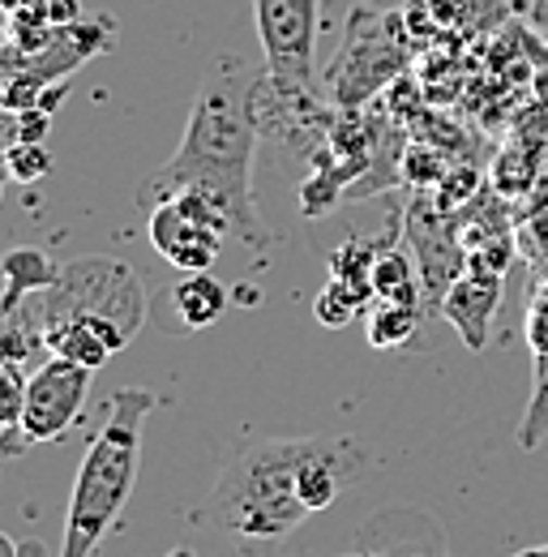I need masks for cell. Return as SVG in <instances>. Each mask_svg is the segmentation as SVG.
Returning <instances> with one entry per match:
<instances>
[{"mask_svg":"<svg viewBox=\"0 0 548 557\" xmlns=\"http://www.w3.org/2000/svg\"><path fill=\"white\" fill-rule=\"evenodd\" d=\"M262 77H266V65L258 70L236 52L214 57L189 108L176 154L146 185V189H159L163 198L202 194L227 219L232 236L245 240L253 253H266L274 245L253 198V159L262 141V112H258Z\"/></svg>","mask_w":548,"mask_h":557,"instance_id":"cell-1","label":"cell"},{"mask_svg":"<svg viewBox=\"0 0 548 557\" xmlns=\"http://www.w3.org/2000/svg\"><path fill=\"white\" fill-rule=\"evenodd\" d=\"M309 437H253L240 446L205 502V519L240 549L287 541L313 510L300 497Z\"/></svg>","mask_w":548,"mask_h":557,"instance_id":"cell-2","label":"cell"},{"mask_svg":"<svg viewBox=\"0 0 548 557\" xmlns=\"http://www.w3.org/2000/svg\"><path fill=\"white\" fill-rule=\"evenodd\" d=\"M150 412H154V395L141 386H121L108 399L103 429L90 437L73 481L61 557H90L99 549V541L116 528L134 493L137 463H141V429Z\"/></svg>","mask_w":548,"mask_h":557,"instance_id":"cell-3","label":"cell"},{"mask_svg":"<svg viewBox=\"0 0 548 557\" xmlns=\"http://www.w3.org/2000/svg\"><path fill=\"white\" fill-rule=\"evenodd\" d=\"M39 318V326L57 322V318H77L86 322L112 351H125L134 344V335L146 326V292L141 275L121 258H73L61 267L57 287L39 292L26 300Z\"/></svg>","mask_w":548,"mask_h":557,"instance_id":"cell-4","label":"cell"},{"mask_svg":"<svg viewBox=\"0 0 548 557\" xmlns=\"http://www.w3.org/2000/svg\"><path fill=\"white\" fill-rule=\"evenodd\" d=\"M403 44H399V22H369V13H356L347 26L339 57L326 73V95L335 108H360L373 99L395 73L403 70Z\"/></svg>","mask_w":548,"mask_h":557,"instance_id":"cell-5","label":"cell"},{"mask_svg":"<svg viewBox=\"0 0 548 557\" xmlns=\"http://www.w3.org/2000/svg\"><path fill=\"white\" fill-rule=\"evenodd\" d=\"M317 17H322V0H253V26L271 86L313 90Z\"/></svg>","mask_w":548,"mask_h":557,"instance_id":"cell-6","label":"cell"},{"mask_svg":"<svg viewBox=\"0 0 548 557\" xmlns=\"http://www.w3.org/2000/svg\"><path fill=\"white\" fill-rule=\"evenodd\" d=\"M232 240V227L202 194H172L150 210V245L163 262L176 271H210L223 245Z\"/></svg>","mask_w":548,"mask_h":557,"instance_id":"cell-7","label":"cell"},{"mask_svg":"<svg viewBox=\"0 0 548 557\" xmlns=\"http://www.w3.org/2000/svg\"><path fill=\"white\" fill-rule=\"evenodd\" d=\"M90 373L86 364L65 360V356H48L39 369H30L26 382V408H22V437L26 446L39 442H61L73 420L82 412L86 395H90Z\"/></svg>","mask_w":548,"mask_h":557,"instance_id":"cell-8","label":"cell"},{"mask_svg":"<svg viewBox=\"0 0 548 557\" xmlns=\"http://www.w3.org/2000/svg\"><path fill=\"white\" fill-rule=\"evenodd\" d=\"M112 48H116V17H108V13H99V17H68V22H57L48 48L35 52V57H22V52H13L4 44L0 48V82L22 70L39 73L43 82H68L86 61H95V57H103Z\"/></svg>","mask_w":548,"mask_h":557,"instance_id":"cell-9","label":"cell"},{"mask_svg":"<svg viewBox=\"0 0 548 557\" xmlns=\"http://www.w3.org/2000/svg\"><path fill=\"white\" fill-rule=\"evenodd\" d=\"M408 240L415 253V267L424 278V300L437 309L450 283L468 271V249L459 236L454 214L437 210V202H415L408 210Z\"/></svg>","mask_w":548,"mask_h":557,"instance_id":"cell-10","label":"cell"},{"mask_svg":"<svg viewBox=\"0 0 548 557\" xmlns=\"http://www.w3.org/2000/svg\"><path fill=\"white\" fill-rule=\"evenodd\" d=\"M360 545L373 549L377 557H454L441 523L415 506H390V510H377L373 519H364Z\"/></svg>","mask_w":548,"mask_h":557,"instance_id":"cell-11","label":"cell"},{"mask_svg":"<svg viewBox=\"0 0 548 557\" xmlns=\"http://www.w3.org/2000/svg\"><path fill=\"white\" fill-rule=\"evenodd\" d=\"M501 278L506 275L463 271L450 283V292L441 296V305H437L446 313V322L459 331V339L472 351H484V344H488V326H493V313L501 305Z\"/></svg>","mask_w":548,"mask_h":557,"instance_id":"cell-12","label":"cell"},{"mask_svg":"<svg viewBox=\"0 0 548 557\" xmlns=\"http://www.w3.org/2000/svg\"><path fill=\"white\" fill-rule=\"evenodd\" d=\"M61 278V262H52L43 249H30V245H13L4 258H0V309H17L26 305L30 296L57 287Z\"/></svg>","mask_w":548,"mask_h":557,"instance_id":"cell-13","label":"cell"},{"mask_svg":"<svg viewBox=\"0 0 548 557\" xmlns=\"http://www.w3.org/2000/svg\"><path fill=\"white\" fill-rule=\"evenodd\" d=\"M167 305H172L180 331L194 335V331L214 326L227 313V287L210 275V271H189V275L167 292Z\"/></svg>","mask_w":548,"mask_h":557,"instance_id":"cell-14","label":"cell"},{"mask_svg":"<svg viewBox=\"0 0 548 557\" xmlns=\"http://www.w3.org/2000/svg\"><path fill=\"white\" fill-rule=\"evenodd\" d=\"M373 300H395V305H424V278L415 258L403 249L386 245L373 262Z\"/></svg>","mask_w":548,"mask_h":557,"instance_id":"cell-15","label":"cell"},{"mask_svg":"<svg viewBox=\"0 0 548 557\" xmlns=\"http://www.w3.org/2000/svg\"><path fill=\"white\" fill-rule=\"evenodd\" d=\"M43 344H48V356H65V360H77V364H86V369H103V364L116 356L86 322H77V318H57V322H48V326H43Z\"/></svg>","mask_w":548,"mask_h":557,"instance_id":"cell-16","label":"cell"},{"mask_svg":"<svg viewBox=\"0 0 548 557\" xmlns=\"http://www.w3.org/2000/svg\"><path fill=\"white\" fill-rule=\"evenodd\" d=\"M424 326V305H395V300H377L369 309V344L382 351L403 348L415 339V331Z\"/></svg>","mask_w":548,"mask_h":557,"instance_id":"cell-17","label":"cell"},{"mask_svg":"<svg viewBox=\"0 0 548 557\" xmlns=\"http://www.w3.org/2000/svg\"><path fill=\"white\" fill-rule=\"evenodd\" d=\"M26 364H0V450L4 455H17L26 450V437H22V408H26Z\"/></svg>","mask_w":548,"mask_h":557,"instance_id":"cell-18","label":"cell"},{"mask_svg":"<svg viewBox=\"0 0 548 557\" xmlns=\"http://www.w3.org/2000/svg\"><path fill=\"white\" fill-rule=\"evenodd\" d=\"M548 437V356H536V382H532V399L527 412L519 420V446L536 450Z\"/></svg>","mask_w":548,"mask_h":557,"instance_id":"cell-19","label":"cell"},{"mask_svg":"<svg viewBox=\"0 0 548 557\" xmlns=\"http://www.w3.org/2000/svg\"><path fill=\"white\" fill-rule=\"evenodd\" d=\"M0 168H4V176H9L13 185H35V181H43V176L52 172L48 141H13V146L4 150V159H0Z\"/></svg>","mask_w":548,"mask_h":557,"instance_id":"cell-20","label":"cell"},{"mask_svg":"<svg viewBox=\"0 0 548 557\" xmlns=\"http://www.w3.org/2000/svg\"><path fill=\"white\" fill-rule=\"evenodd\" d=\"M360 313H364V305H360L342 283H335V278H331V283L317 292V300H313V318H317L326 331H342V326H347L351 318H360Z\"/></svg>","mask_w":548,"mask_h":557,"instance_id":"cell-21","label":"cell"},{"mask_svg":"<svg viewBox=\"0 0 548 557\" xmlns=\"http://www.w3.org/2000/svg\"><path fill=\"white\" fill-rule=\"evenodd\" d=\"M450 168L441 163V154L437 150H424V146H411L408 154H399V176L408 181V185H420V189H433V185H441V176H446Z\"/></svg>","mask_w":548,"mask_h":557,"instance_id":"cell-22","label":"cell"},{"mask_svg":"<svg viewBox=\"0 0 548 557\" xmlns=\"http://www.w3.org/2000/svg\"><path fill=\"white\" fill-rule=\"evenodd\" d=\"M527 348L532 356H548V271L536 278L527 300Z\"/></svg>","mask_w":548,"mask_h":557,"instance_id":"cell-23","label":"cell"},{"mask_svg":"<svg viewBox=\"0 0 548 557\" xmlns=\"http://www.w3.org/2000/svg\"><path fill=\"white\" fill-rule=\"evenodd\" d=\"M476 185H479V172L476 168H459V172H446L441 176V185H437V210H446V214H454V210L463 207V202H472L476 198Z\"/></svg>","mask_w":548,"mask_h":557,"instance_id":"cell-24","label":"cell"},{"mask_svg":"<svg viewBox=\"0 0 548 557\" xmlns=\"http://www.w3.org/2000/svg\"><path fill=\"white\" fill-rule=\"evenodd\" d=\"M519 249H523L527 262H536V267L548 262V207H532V214L519 223Z\"/></svg>","mask_w":548,"mask_h":557,"instance_id":"cell-25","label":"cell"},{"mask_svg":"<svg viewBox=\"0 0 548 557\" xmlns=\"http://www.w3.org/2000/svg\"><path fill=\"white\" fill-rule=\"evenodd\" d=\"M52 112L48 108H22L17 112V141H48Z\"/></svg>","mask_w":548,"mask_h":557,"instance_id":"cell-26","label":"cell"},{"mask_svg":"<svg viewBox=\"0 0 548 557\" xmlns=\"http://www.w3.org/2000/svg\"><path fill=\"white\" fill-rule=\"evenodd\" d=\"M13 141H17V112L0 103V159H4V150H9Z\"/></svg>","mask_w":548,"mask_h":557,"instance_id":"cell-27","label":"cell"},{"mask_svg":"<svg viewBox=\"0 0 548 557\" xmlns=\"http://www.w3.org/2000/svg\"><path fill=\"white\" fill-rule=\"evenodd\" d=\"M536 99H540V108L548 112V70L536 73Z\"/></svg>","mask_w":548,"mask_h":557,"instance_id":"cell-28","label":"cell"},{"mask_svg":"<svg viewBox=\"0 0 548 557\" xmlns=\"http://www.w3.org/2000/svg\"><path fill=\"white\" fill-rule=\"evenodd\" d=\"M0 557H22V549H17V541H13L9 532H0Z\"/></svg>","mask_w":548,"mask_h":557,"instance_id":"cell-29","label":"cell"},{"mask_svg":"<svg viewBox=\"0 0 548 557\" xmlns=\"http://www.w3.org/2000/svg\"><path fill=\"white\" fill-rule=\"evenodd\" d=\"M9 44V0H0V48Z\"/></svg>","mask_w":548,"mask_h":557,"instance_id":"cell-30","label":"cell"},{"mask_svg":"<svg viewBox=\"0 0 548 557\" xmlns=\"http://www.w3.org/2000/svg\"><path fill=\"white\" fill-rule=\"evenodd\" d=\"M532 22L548 26V0H532Z\"/></svg>","mask_w":548,"mask_h":557,"instance_id":"cell-31","label":"cell"},{"mask_svg":"<svg viewBox=\"0 0 548 557\" xmlns=\"http://www.w3.org/2000/svg\"><path fill=\"white\" fill-rule=\"evenodd\" d=\"M347 557H377V554H373V549H364V545H356V549H351Z\"/></svg>","mask_w":548,"mask_h":557,"instance_id":"cell-32","label":"cell"},{"mask_svg":"<svg viewBox=\"0 0 548 557\" xmlns=\"http://www.w3.org/2000/svg\"><path fill=\"white\" fill-rule=\"evenodd\" d=\"M4 185H9V176H4V168H0V202H4Z\"/></svg>","mask_w":548,"mask_h":557,"instance_id":"cell-33","label":"cell"},{"mask_svg":"<svg viewBox=\"0 0 548 557\" xmlns=\"http://www.w3.org/2000/svg\"><path fill=\"white\" fill-rule=\"evenodd\" d=\"M540 181H548V154H545V168H540Z\"/></svg>","mask_w":548,"mask_h":557,"instance_id":"cell-34","label":"cell"},{"mask_svg":"<svg viewBox=\"0 0 548 557\" xmlns=\"http://www.w3.org/2000/svg\"><path fill=\"white\" fill-rule=\"evenodd\" d=\"M167 557H194L189 549H176V554H167Z\"/></svg>","mask_w":548,"mask_h":557,"instance_id":"cell-35","label":"cell"},{"mask_svg":"<svg viewBox=\"0 0 548 557\" xmlns=\"http://www.w3.org/2000/svg\"><path fill=\"white\" fill-rule=\"evenodd\" d=\"M43 4H61V0H43Z\"/></svg>","mask_w":548,"mask_h":557,"instance_id":"cell-36","label":"cell"},{"mask_svg":"<svg viewBox=\"0 0 548 557\" xmlns=\"http://www.w3.org/2000/svg\"><path fill=\"white\" fill-rule=\"evenodd\" d=\"M90 557H95V554H90Z\"/></svg>","mask_w":548,"mask_h":557,"instance_id":"cell-37","label":"cell"}]
</instances>
